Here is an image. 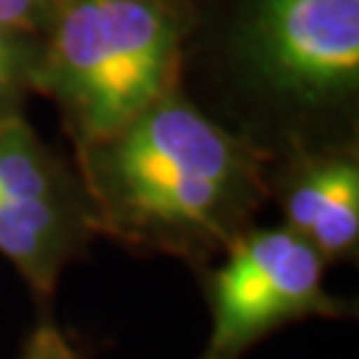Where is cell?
<instances>
[{"mask_svg": "<svg viewBox=\"0 0 359 359\" xmlns=\"http://www.w3.org/2000/svg\"><path fill=\"white\" fill-rule=\"evenodd\" d=\"M75 157L96 234L192 266L216 261L271 200V154L210 120L181 86Z\"/></svg>", "mask_w": 359, "mask_h": 359, "instance_id": "1", "label": "cell"}, {"mask_svg": "<svg viewBox=\"0 0 359 359\" xmlns=\"http://www.w3.org/2000/svg\"><path fill=\"white\" fill-rule=\"evenodd\" d=\"M184 32L176 0H56L35 93L75 147L102 142L179 88Z\"/></svg>", "mask_w": 359, "mask_h": 359, "instance_id": "2", "label": "cell"}, {"mask_svg": "<svg viewBox=\"0 0 359 359\" xmlns=\"http://www.w3.org/2000/svg\"><path fill=\"white\" fill-rule=\"evenodd\" d=\"M327 261L287 226H250L208 271L210 333L197 359H243L277 327L309 317H348L325 290Z\"/></svg>", "mask_w": 359, "mask_h": 359, "instance_id": "3", "label": "cell"}, {"mask_svg": "<svg viewBox=\"0 0 359 359\" xmlns=\"http://www.w3.org/2000/svg\"><path fill=\"white\" fill-rule=\"evenodd\" d=\"M96 237L77 170L59 160L25 115L0 120V256L38 295Z\"/></svg>", "mask_w": 359, "mask_h": 359, "instance_id": "4", "label": "cell"}, {"mask_svg": "<svg viewBox=\"0 0 359 359\" xmlns=\"http://www.w3.org/2000/svg\"><path fill=\"white\" fill-rule=\"evenodd\" d=\"M243 56L283 99L306 107L346 99L359 83V0H253Z\"/></svg>", "mask_w": 359, "mask_h": 359, "instance_id": "5", "label": "cell"}, {"mask_svg": "<svg viewBox=\"0 0 359 359\" xmlns=\"http://www.w3.org/2000/svg\"><path fill=\"white\" fill-rule=\"evenodd\" d=\"M271 200L285 224L304 237L327 264L357 253L359 245V154L341 144L298 149L287 165L269 176Z\"/></svg>", "mask_w": 359, "mask_h": 359, "instance_id": "6", "label": "cell"}, {"mask_svg": "<svg viewBox=\"0 0 359 359\" xmlns=\"http://www.w3.org/2000/svg\"><path fill=\"white\" fill-rule=\"evenodd\" d=\"M40 35L0 22V120L25 115V102L35 93Z\"/></svg>", "mask_w": 359, "mask_h": 359, "instance_id": "7", "label": "cell"}, {"mask_svg": "<svg viewBox=\"0 0 359 359\" xmlns=\"http://www.w3.org/2000/svg\"><path fill=\"white\" fill-rule=\"evenodd\" d=\"M53 8L56 0H0V22L32 35H43Z\"/></svg>", "mask_w": 359, "mask_h": 359, "instance_id": "8", "label": "cell"}, {"mask_svg": "<svg viewBox=\"0 0 359 359\" xmlns=\"http://www.w3.org/2000/svg\"><path fill=\"white\" fill-rule=\"evenodd\" d=\"M19 359H80V354L53 322H40L25 341Z\"/></svg>", "mask_w": 359, "mask_h": 359, "instance_id": "9", "label": "cell"}]
</instances>
